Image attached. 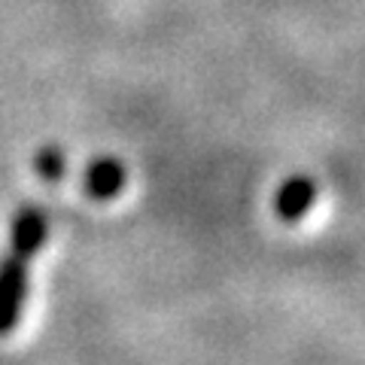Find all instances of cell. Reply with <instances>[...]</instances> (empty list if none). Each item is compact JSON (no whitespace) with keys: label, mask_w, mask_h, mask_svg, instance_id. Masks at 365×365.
Segmentation results:
<instances>
[{"label":"cell","mask_w":365,"mask_h":365,"mask_svg":"<svg viewBox=\"0 0 365 365\" xmlns=\"http://www.w3.org/2000/svg\"><path fill=\"white\" fill-rule=\"evenodd\" d=\"M28 302V259L9 256L0 262V335L19 323L21 307Z\"/></svg>","instance_id":"1"},{"label":"cell","mask_w":365,"mask_h":365,"mask_svg":"<svg viewBox=\"0 0 365 365\" xmlns=\"http://www.w3.org/2000/svg\"><path fill=\"white\" fill-rule=\"evenodd\" d=\"M49 235V220L37 204H25L19 207L16 220H13V253L31 259L34 253H40V247L46 244Z\"/></svg>","instance_id":"2"},{"label":"cell","mask_w":365,"mask_h":365,"mask_svg":"<svg viewBox=\"0 0 365 365\" xmlns=\"http://www.w3.org/2000/svg\"><path fill=\"white\" fill-rule=\"evenodd\" d=\"M317 201V186L311 177L304 174H295L289 177L283 186L277 189V198H274V210H277V216L283 222H299L302 216L314 207Z\"/></svg>","instance_id":"3"},{"label":"cell","mask_w":365,"mask_h":365,"mask_svg":"<svg viewBox=\"0 0 365 365\" xmlns=\"http://www.w3.org/2000/svg\"><path fill=\"white\" fill-rule=\"evenodd\" d=\"M125 180H128V170H125V165L119 162V158L101 155L86 170V192L98 201H110L122 192Z\"/></svg>","instance_id":"4"},{"label":"cell","mask_w":365,"mask_h":365,"mask_svg":"<svg viewBox=\"0 0 365 365\" xmlns=\"http://www.w3.org/2000/svg\"><path fill=\"white\" fill-rule=\"evenodd\" d=\"M34 165H37V174L43 180L55 182V180H61V174H64V153L55 143H49V146H43V150L37 153Z\"/></svg>","instance_id":"5"}]
</instances>
